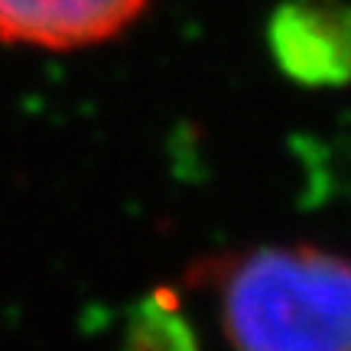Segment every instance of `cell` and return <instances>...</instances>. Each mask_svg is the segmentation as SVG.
I'll return each mask as SVG.
<instances>
[{
    "instance_id": "277c9868",
    "label": "cell",
    "mask_w": 351,
    "mask_h": 351,
    "mask_svg": "<svg viewBox=\"0 0 351 351\" xmlns=\"http://www.w3.org/2000/svg\"><path fill=\"white\" fill-rule=\"evenodd\" d=\"M130 351H192L173 296H156L140 309L137 326L130 328Z\"/></svg>"
},
{
    "instance_id": "3957f363",
    "label": "cell",
    "mask_w": 351,
    "mask_h": 351,
    "mask_svg": "<svg viewBox=\"0 0 351 351\" xmlns=\"http://www.w3.org/2000/svg\"><path fill=\"white\" fill-rule=\"evenodd\" d=\"M150 0H0V39L69 52L98 46L137 23Z\"/></svg>"
},
{
    "instance_id": "7a4b0ae2",
    "label": "cell",
    "mask_w": 351,
    "mask_h": 351,
    "mask_svg": "<svg viewBox=\"0 0 351 351\" xmlns=\"http://www.w3.org/2000/svg\"><path fill=\"white\" fill-rule=\"evenodd\" d=\"M276 65L302 85L332 88L351 78V7L345 0H287L270 20Z\"/></svg>"
},
{
    "instance_id": "6da1fadb",
    "label": "cell",
    "mask_w": 351,
    "mask_h": 351,
    "mask_svg": "<svg viewBox=\"0 0 351 351\" xmlns=\"http://www.w3.org/2000/svg\"><path fill=\"white\" fill-rule=\"evenodd\" d=\"M231 351H351V257L263 244L208 263Z\"/></svg>"
}]
</instances>
